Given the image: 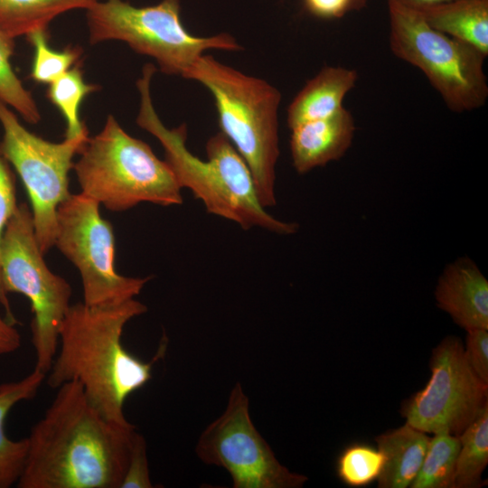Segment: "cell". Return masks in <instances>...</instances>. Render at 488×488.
Listing matches in <instances>:
<instances>
[{
	"mask_svg": "<svg viewBox=\"0 0 488 488\" xmlns=\"http://www.w3.org/2000/svg\"><path fill=\"white\" fill-rule=\"evenodd\" d=\"M46 374L34 369L21 380L0 384V488L17 483L28 451V439H10L5 431V418L20 401L33 399Z\"/></svg>",
	"mask_w": 488,
	"mask_h": 488,
	"instance_id": "ac0fdd59",
	"label": "cell"
},
{
	"mask_svg": "<svg viewBox=\"0 0 488 488\" xmlns=\"http://www.w3.org/2000/svg\"><path fill=\"white\" fill-rule=\"evenodd\" d=\"M183 78L200 82L212 94L221 132L248 164L262 205L275 206L279 90L210 55H202Z\"/></svg>",
	"mask_w": 488,
	"mask_h": 488,
	"instance_id": "277c9868",
	"label": "cell"
},
{
	"mask_svg": "<svg viewBox=\"0 0 488 488\" xmlns=\"http://www.w3.org/2000/svg\"><path fill=\"white\" fill-rule=\"evenodd\" d=\"M14 47V38L0 30V102L12 107L26 122L36 124L41 120L37 104L11 65Z\"/></svg>",
	"mask_w": 488,
	"mask_h": 488,
	"instance_id": "cb8c5ba5",
	"label": "cell"
},
{
	"mask_svg": "<svg viewBox=\"0 0 488 488\" xmlns=\"http://www.w3.org/2000/svg\"><path fill=\"white\" fill-rule=\"evenodd\" d=\"M33 427L19 488H120L134 425L107 418L76 380L61 385Z\"/></svg>",
	"mask_w": 488,
	"mask_h": 488,
	"instance_id": "6da1fadb",
	"label": "cell"
},
{
	"mask_svg": "<svg viewBox=\"0 0 488 488\" xmlns=\"http://www.w3.org/2000/svg\"><path fill=\"white\" fill-rule=\"evenodd\" d=\"M435 298L438 307L465 331L488 329V281L470 258H459L444 268Z\"/></svg>",
	"mask_w": 488,
	"mask_h": 488,
	"instance_id": "4fadbf2b",
	"label": "cell"
},
{
	"mask_svg": "<svg viewBox=\"0 0 488 488\" xmlns=\"http://www.w3.org/2000/svg\"><path fill=\"white\" fill-rule=\"evenodd\" d=\"M460 442L458 436L437 432L430 437L419 471L411 488H455Z\"/></svg>",
	"mask_w": 488,
	"mask_h": 488,
	"instance_id": "7402d4cb",
	"label": "cell"
},
{
	"mask_svg": "<svg viewBox=\"0 0 488 488\" xmlns=\"http://www.w3.org/2000/svg\"><path fill=\"white\" fill-rule=\"evenodd\" d=\"M389 46L418 68L456 113L483 107L488 97L486 56L474 46L428 25L416 9L388 2Z\"/></svg>",
	"mask_w": 488,
	"mask_h": 488,
	"instance_id": "52a82bcc",
	"label": "cell"
},
{
	"mask_svg": "<svg viewBox=\"0 0 488 488\" xmlns=\"http://www.w3.org/2000/svg\"><path fill=\"white\" fill-rule=\"evenodd\" d=\"M79 155L73 169L80 192L108 210L123 211L141 202H183L182 188L166 161L145 142L128 135L112 115Z\"/></svg>",
	"mask_w": 488,
	"mask_h": 488,
	"instance_id": "5b68a950",
	"label": "cell"
},
{
	"mask_svg": "<svg viewBox=\"0 0 488 488\" xmlns=\"http://www.w3.org/2000/svg\"><path fill=\"white\" fill-rule=\"evenodd\" d=\"M309 13L322 19L341 18L351 11L352 0H304Z\"/></svg>",
	"mask_w": 488,
	"mask_h": 488,
	"instance_id": "f1b7e54d",
	"label": "cell"
},
{
	"mask_svg": "<svg viewBox=\"0 0 488 488\" xmlns=\"http://www.w3.org/2000/svg\"><path fill=\"white\" fill-rule=\"evenodd\" d=\"M465 358L475 374L488 384V329L466 331Z\"/></svg>",
	"mask_w": 488,
	"mask_h": 488,
	"instance_id": "83f0119b",
	"label": "cell"
},
{
	"mask_svg": "<svg viewBox=\"0 0 488 488\" xmlns=\"http://www.w3.org/2000/svg\"><path fill=\"white\" fill-rule=\"evenodd\" d=\"M195 452L204 464L226 469L234 488H298L307 481L281 465L256 429L239 383L231 389L223 414L201 434Z\"/></svg>",
	"mask_w": 488,
	"mask_h": 488,
	"instance_id": "8fae6325",
	"label": "cell"
},
{
	"mask_svg": "<svg viewBox=\"0 0 488 488\" xmlns=\"http://www.w3.org/2000/svg\"><path fill=\"white\" fill-rule=\"evenodd\" d=\"M155 71L152 63L145 64L136 81L140 94L136 124L159 140L164 160L181 188L190 190L209 213L233 221L243 230L260 228L280 235L296 233V222L274 217L262 205L248 164L224 134L219 132L208 139L207 158L202 160L186 145L185 124L174 128L164 125L151 99V80Z\"/></svg>",
	"mask_w": 488,
	"mask_h": 488,
	"instance_id": "3957f363",
	"label": "cell"
},
{
	"mask_svg": "<svg viewBox=\"0 0 488 488\" xmlns=\"http://www.w3.org/2000/svg\"><path fill=\"white\" fill-rule=\"evenodd\" d=\"M455 488H476L488 464V404L458 436Z\"/></svg>",
	"mask_w": 488,
	"mask_h": 488,
	"instance_id": "ffe728a7",
	"label": "cell"
},
{
	"mask_svg": "<svg viewBox=\"0 0 488 488\" xmlns=\"http://www.w3.org/2000/svg\"><path fill=\"white\" fill-rule=\"evenodd\" d=\"M89 43L117 40L135 52L154 58L168 75L183 78L208 50L239 51L242 47L226 33L200 37L181 21L180 0H162L133 6L123 0L98 1L87 10Z\"/></svg>",
	"mask_w": 488,
	"mask_h": 488,
	"instance_id": "8992f818",
	"label": "cell"
},
{
	"mask_svg": "<svg viewBox=\"0 0 488 488\" xmlns=\"http://www.w3.org/2000/svg\"><path fill=\"white\" fill-rule=\"evenodd\" d=\"M368 0H352L351 11L361 9Z\"/></svg>",
	"mask_w": 488,
	"mask_h": 488,
	"instance_id": "1f68e13d",
	"label": "cell"
},
{
	"mask_svg": "<svg viewBox=\"0 0 488 488\" xmlns=\"http://www.w3.org/2000/svg\"><path fill=\"white\" fill-rule=\"evenodd\" d=\"M99 0H0V30L12 38L47 29L58 15L88 10Z\"/></svg>",
	"mask_w": 488,
	"mask_h": 488,
	"instance_id": "d6986e66",
	"label": "cell"
},
{
	"mask_svg": "<svg viewBox=\"0 0 488 488\" xmlns=\"http://www.w3.org/2000/svg\"><path fill=\"white\" fill-rule=\"evenodd\" d=\"M354 133V118L344 108L327 117L291 128L290 152L295 170L304 174L340 159L350 148Z\"/></svg>",
	"mask_w": 488,
	"mask_h": 488,
	"instance_id": "5bb4252c",
	"label": "cell"
},
{
	"mask_svg": "<svg viewBox=\"0 0 488 488\" xmlns=\"http://www.w3.org/2000/svg\"><path fill=\"white\" fill-rule=\"evenodd\" d=\"M0 123L4 131L0 152L26 189L36 239L45 255L54 246L58 207L70 194L69 174L73 156L89 136L47 141L28 131L1 102Z\"/></svg>",
	"mask_w": 488,
	"mask_h": 488,
	"instance_id": "30bf717a",
	"label": "cell"
},
{
	"mask_svg": "<svg viewBox=\"0 0 488 488\" xmlns=\"http://www.w3.org/2000/svg\"><path fill=\"white\" fill-rule=\"evenodd\" d=\"M383 466L384 455L378 447L353 444L339 455L336 473L339 479L345 484L361 487L378 480Z\"/></svg>",
	"mask_w": 488,
	"mask_h": 488,
	"instance_id": "d4e9b609",
	"label": "cell"
},
{
	"mask_svg": "<svg viewBox=\"0 0 488 488\" xmlns=\"http://www.w3.org/2000/svg\"><path fill=\"white\" fill-rule=\"evenodd\" d=\"M31 210L20 203L8 221L0 242V275L6 294L26 296L33 314L31 331L34 369L47 374L59 345V329L70 306L71 287L54 274L43 258Z\"/></svg>",
	"mask_w": 488,
	"mask_h": 488,
	"instance_id": "ba28073f",
	"label": "cell"
},
{
	"mask_svg": "<svg viewBox=\"0 0 488 488\" xmlns=\"http://www.w3.org/2000/svg\"><path fill=\"white\" fill-rule=\"evenodd\" d=\"M17 202L15 196L14 175L7 160L0 152V242L5 228L17 209ZM0 305H3L5 312V319L15 325L17 321L14 318L7 294L5 293L0 275Z\"/></svg>",
	"mask_w": 488,
	"mask_h": 488,
	"instance_id": "484cf974",
	"label": "cell"
},
{
	"mask_svg": "<svg viewBox=\"0 0 488 488\" xmlns=\"http://www.w3.org/2000/svg\"><path fill=\"white\" fill-rule=\"evenodd\" d=\"M417 11L432 28L488 55V0H446Z\"/></svg>",
	"mask_w": 488,
	"mask_h": 488,
	"instance_id": "e0dca14e",
	"label": "cell"
},
{
	"mask_svg": "<svg viewBox=\"0 0 488 488\" xmlns=\"http://www.w3.org/2000/svg\"><path fill=\"white\" fill-rule=\"evenodd\" d=\"M429 439L427 433L407 422L376 436L378 448L384 455L378 487H410L422 465Z\"/></svg>",
	"mask_w": 488,
	"mask_h": 488,
	"instance_id": "2e32d148",
	"label": "cell"
},
{
	"mask_svg": "<svg viewBox=\"0 0 488 488\" xmlns=\"http://www.w3.org/2000/svg\"><path fill=\"white\" fill-rule=\"evenodd\" d=\"M21 346V335L14 324L0 315V355L15 352Z\"/></svg>",
	"mask_w": 488,
	"mask_h": 488,
	"instance_id": "f546056e",
	"label": "cell"
},
{
	"mask_svg": "<svg viewBox=\"0 0 488 488\" xmlns=\"http://www.w3.org/2000/svg\"><path fill=\"white\" fill-rule=\"evenodd\" d=\"M146 444L142 435L133 434L131 449L126 473L120 488H151Z\"/></svg>",
	"mask_w": 488,
	"mask_h": 488,
	"instance_id": "4316f807",
	"label": "cell"
},
{
	"mask_svg": "<svg viewBox=\"0 0 488 488\" xmlns=\"http://www.w3.org/2000/svg\"><path fill=\"white\" fill-rule=\"evenodd\" d=\"M355 70L325 66L306 82L287 108L286 123L291 129L300 124L333 115L343 108L346 94L355 86Z\"/></svg>",
	"mask_w": 488,
	"mask_h": 488,
	"instance_id": "9a60e30c",
	"label": "cell"
},
{
	"mask_svg": "<svg viewBox=\"0 0 488 488\" xmlns=\"http://www.w3.org/2000/svg\"><path fill=\"white\" fill-rule=\"evenodd\" d=\"M146 311L135 298L108 305H70L59 329L60 346L45 376L47 384L57 389L76 380L107 418L132 425L124 415V403L150 380L153 364L166 350L164 339L146 362L123 346L124 327Z\"/></svg>",
	"mask_w": 488,
	"mask_h": 488,
	"instance_id": "7a4b0ae2",
	"label": "cell"
},
{
	"mask_svg": "<svg viewBox=\"0 0 488 488\" xmlns=\"http://www.w3.org/2000/svg\"><path fill=\"white\" fill-rule=\"evenodd\" d=\"M34 48V57L29 77L41 84H51L80 60L82 49L67 46L62 51L52 50L48 44L47 29L34 30L26 34Z\"/></svg>",
	"mask_w": 488,
	"mask_h": 488,
	"instance_id": "603a6c76",
	"label": "cell"
},
{
	"mask_svg": "<svg viewBox=\"0 0 488 488\" xmlns=\"http://www.w3.org/2000/svg\"><path fill=\"white\" fill-rule=\"evenodd\" d=\"M429 366V380L405 402L401 413L427 434L459 436L488 404V384L470 367L456 336L446 337L433 349Z\"/></svg>",
	"mask_w": 488,
	"mask_h": 488,
	"instance_id": "7c38bea8",
	"label": "cell"
},
{
	"mask_svg": "<svg viewBox=\"0 0 488 488\" xmlns=\"http://www.w3.org/2000/svg\"><path fill=\"white\" fill-rule=\"evenodd\" d=\"M48 99L60 110L66 122L65 138L89 135L87 127L80 121L79 112L84 99L99 87L84 80L82 61L49 84Z\"/></svg>",
	"mask_w": 488,
	"mask_h": 488,
	"instance_id": "44dd1931",
	"label": "cell"
},
{
	"mask_svg": "<svg viewBox=\"0 0 488 488\" xmlns=\"http://www.w3.org/2000/svg\"><path fill=\"white\" fill-rule=\"evenodd\" d=\"M388 2L396 3L412 9H421L427 6L436 5L446 0H387Z\"/></svg>",
	"mask_w": 488,
	"mask_h": 488,
	"instance_id": "4dcf8cb0",
	"label": "cell"
},
{
	"mask_svg": "<svg viewBox=\"0 0 488 488\" xmlns=\"http://www.w3.org/2000/svg\"><path fill=\"white\" fill-rule=\"evenodd\" d=\"M99 203L80 192L70 193L57 210L54 246L79 270L83 303L117 305L134 299L151 277H130L115 268V235L103 219Z\"/></svg>",
	"mask_w": 488,
	"mask_h": 488,
	"instance_id": "9c48e42d",
	"label": "cell"
}]
</instances>
